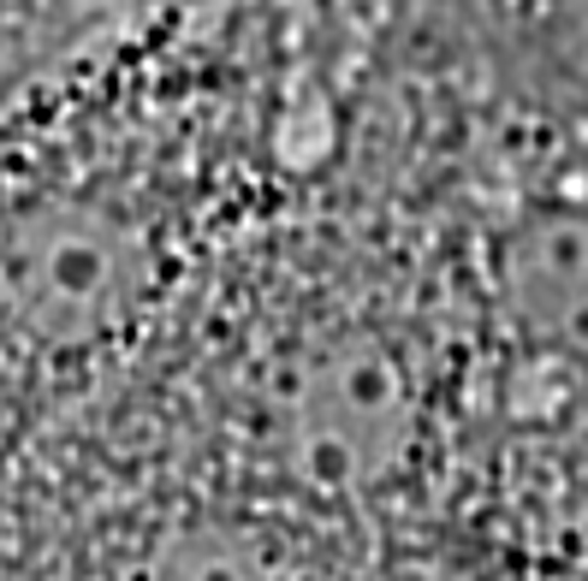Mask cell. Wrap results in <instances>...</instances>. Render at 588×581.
Listing matches in <instances>:
<instances>
[{"instance_id": "cell-1", "label": "cell", "mask_w": 588, "mask_h": 581, "mask_svg": "<svg viewBox=\"0 0 588 581\" xmlns=\"http://www.w3.org/2000/svg\"><path fill=\"white\" fill-rule=\"evenodd\" d=\"M398 12L499 101L588 137V0H398Z\"/></svg>"}, {"instance_id": "cell-2", "label": "cell", "mask_w": 588, "mask_h": 581, "mask_svg": "<svg viewBox=\"0 0 588 581\" xmlns=\"http://www.w3.org/2000/svg\"><path fill=\"white\" fill-rule=\"evenodd\" d=\"M143 581H297L292 558L261 522L196 516L149 552Z\"/></svg>"}]
</instances>
